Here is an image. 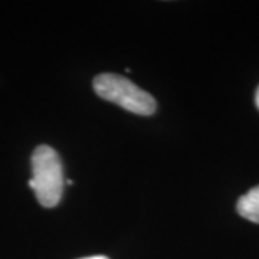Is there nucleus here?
<instances>
[{"instance_id": "2", "label": "nucleus", "mask_w": 259, "mask_h": 259, "mask_svg": "<svg viewBox=\"0 0 259 259\" xmlns=\"http://www.w3.org/2000/svg\"><path fill=\"white\" fill-rule=\"evenodd\" d=\"M94 90L105 101L139 115H151L156 111V100L128 78L118 74H101L94 79Z\"/></svg>"}, {"instance_id": "5", "label": "nucleus", "mask_w": 259, "mask_h": 259, "mask_svg": "<svg viewBox=\"0 0 259 259\" xmlns=\"http://www.w3.org/2000/svg\"><path fill=\"white\" fill-rule=\"evenodd\" d=\"M255 102H256V107H258L259 110V87L258 90H256V95H255Z\"/></svg>"}, {"instance_id": "1", "label": "nucleus", "mask_w": 259, "mask_h": 259, "mask_svg": "<svg viewBox=\"0 0 259 259\" xmlns=\"http://www.w3.org/2000/svg\"><path fill=\"white\" fill-rule=\"evenodd\" d=\"M30 189L36 194L39 203L54 207L61 202L64 193V167L55 150L49 146H39L32 154Z\"/></svg>"}, {"instance_id": "3", "label": "nucleus", "mask_w": 259, "mask_h": 259, "mask_svg": "<svg viewBox=\"0 0 259 259\" xmlns=\"http://www.w3.org/2000/svg\"><path fill=\"white\" fill-rule=\"evenodd\" d=\"M238 213L250 222L259 223V186L243 194L236 204Z\"/></svg>"}, {"instance_id": "4", "label": "nucleus", "mask_w": 259, "mask_h": 259, "mask_svg": "<svg viewBox=\"0 0 259 259\" xmlns=\"http://www.w3.org/2000/svg\"><path fill=\"white\" fill-rule=\"evenodd\" d=\"M81 259H108L107 256H101V255H97V256H88V258H81Z\"/></svg>"}]
</instances>
